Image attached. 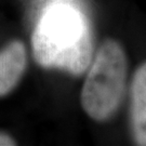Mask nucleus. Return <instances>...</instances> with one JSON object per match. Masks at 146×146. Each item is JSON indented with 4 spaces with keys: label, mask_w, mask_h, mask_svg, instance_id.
I'll list each match as a JSON object with an SVG mask.
<instances>
[{
    "label": "nucleus",
    "mask_w": 146,
    "mask_h": 146,
    "mask_svg": "<svg viewBox=\"0 0 146 146\" xmlns=\"http://www.w3.org/2000/svg\"><path fill=\"white\" fill-rule=\"evenodd\" d=\"M27 66V52L21 40H12L0 50V98L20 84Z\"/></svg>",
    "instance_id": "7ed1b4c3"
},
{
    "label": "nucleus",
    "mask_w": 146,
    "mask_h": 146,
    "mask_svg": "<svg viewBox=\"0 0 146 146\" xmlns=\"http://www.w3.org/2000/svg\"><path fill=\"white\" fill-rule=\"evenodd\" d=\"M131 130L135 144L146 146V62L136 69L132 80Z\"/></svg>",
    "instance_id": "20e7f679"
},
{
    "label": "nucleus",
    "mask_w": 146,
    "mask_h": 146,
    "mask_svg": "<svg viewBox=\"0 0 146 146\" xmlns=\"http://www.w3.org/2000/svg\"><path fill=\"white\" fill-rule=\"evenodd\" d=\"M16 145L15 140L9 135L5 132H1L0 131V146H13Z\"/></svg>",
    "instance_id": "39448f33"
},
{
    "label": "nucleus",
    "mask_w": 146,
    "mask_h": 146,
    "mask_svg": "<svg viewBox=\"0 0 146 146\" xmlns=\"http://www.w3.org/2000/svg\"><path fill=\"white\" fill-rule=\"evenodd\" d=\"M31 50L41 67L82 75L93 55L92 33L86 15L65 2L48 5L33 31Z\"/></svg>",
    "instance_id": "f257e3e1"
},
{
    "label": "nucleus",
    "mask_w": 146,
    "mask_h": 146,
    "mask_svg": "<svg viewBox=\"0 0 146 146\" xmlns=\"http://www.w3.org/2000/svg\"><path fill=\"white\" fill-rule=\"evenodd\" d=\"M128 62L122 46L106 39L91 62L80 101L84 113L95 121L110 119L125 96Z\"/></svg>",
    "instance_id": "f03ea898"
}]
</instances>
